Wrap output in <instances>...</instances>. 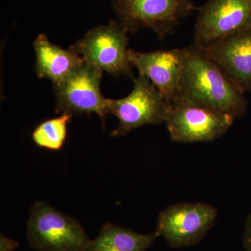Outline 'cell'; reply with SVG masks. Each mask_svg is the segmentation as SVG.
Segmentation results:
<instances>
[{
    "label": "cell",
    "mask_w": 251,
    "mask_h": 251,
    "mask_svg": "<svg viewBox=\"0 0 251 251\" xmlns=\"http://www.w3.org/2000/svg\"><path fill=\"white\" fill-rule=\"evenodd\" d=\"M183 49L184 64L176 99L204 105L235 119L244 116L248 108L245 92L229 80L203 48L193 43Z\"/></svg>",
    "instance_id": "1"
},
{
    "label": "cell",
    "mask_w": 251,
    "mask_h": 251,
    "mask_svg": "<svg viewBox=\"0 0 251 251\" xmlns=\"http://www.w3.org/2000/svg\"><path fill=\"white\" fill-rule=\"evenodd\" d=\"M27 237L38 251H87L91 242L77 221L41 201L31 206Z\"/></svg>",
    "instance_id": "2"
},
{
    "label": "cell",
    "mask_w": 251,
    "mask_h": 251,
    "mask_svg": "<svg viewBox=\"0 0 251 251\" xmlns=\"http://www.w3.org/2000/svg\"><path fill=\"white\" fill-rule=\"evenodd\" d=\"M111 4L127 32L151 29L160 39L173 34L183 19L199 9L191 0H111Z\"/></svg>",
    "instance_id": "3"
},
{
    "label": "cell",
    "mask_w": 251,
    "mask_h": 251,
    "mask_svg": "<svg viewBox=\"0 0 251 251\" xmlns=\"http://www.w3.org/2000/svg\"><path fill=\"white\" fill-rule=\"evenodd\" d=\"M235 120L228 114L176 99L170 104L165 124L175 143H208L226 134Z\"/></svg>",
    "instance_id": "4"
},
{
    "label": "cell",
    "mask_w": 251,
    "mask_h": 251,
    "mask_svg": "<svg viewBox=\"0 0 251 251\" xmlns=\"http://www.w3.org/2000/svg\"><path fill=\"white\" fill-rule=\"evenodd\" d=\"M170 104L145 77L133 78V90L125 98L109 99L108 113L117 117L119 125L113 137L124 136L145 125L166 123Z\"/></svg>",
    "instance_id": "5"
},
{
    "label": "cell",
    "mask_w": 251,
    "mask_h": 251,
    "mask_svg": "<svg viewBox=\"0 0 251 251\" xmlns=\"http://www.w3.org/2000/svg\"><path fill=\"white\" fill-rule=\"evenodd\" d=\"M217 217L216 208L206 203H176L160 213L156 232L172 248L191 247L205 237Z\"/></svg>",
    "instance_id": "6"
},
{
    "label": "cell",
    "mask_w": 251,
    "mask_h": 251,
    "mask_svg": "<svg viewBox=\"0 0 251 251\" xmlns=\"http://www.w3.org/2000/svg\"><path fill=\"white\" fill-rule=\"evenodd\" d=\"M102 71L84 62L60 83L53 85L56 113L97 114L105 122L108 115V99L100 92Z\"/></svg>",
    "instance_id": "7"
},
{
    "label": "cell",
    "mask_w": 251,
    "mask_h": 251,
    "mask_svg": "<svg viewBox=\"0 0 251 251\" xmlns=\"http://www.w3.org/2000/svg\"><path fill=\"white\" fill-rule=\"evenodd\" d=\"M127 34L120 23L111 21L91 29L72 47L85 62L102 72L131 75Z\"/></svg>",
    "instance_id": "8"
},
{
    "label": "cell",
    "mask_w": 251,
    "mask_h": 251,
    "mask_svg": "<svg viewBox=\"0 0 251 251\" xmlns=\"http://www.w3.org/2000/svg\"><path fill=\"white\" fill-rule=\"evenodd\" d=\"M198 11L193 44L202 48L251 27V0H206Z\"/></svg>",
    "instance_id": "9"
},
{
    "label": "cell",
    "mask_w": 251,
    "mask_h": 251,
    "mask_svg": "<svg viewBox=\"0 0 251 251\" xmlns=\"http://www.w3.org/2000/svg\"><path fill=\"white\" fill-rule=\"evenodd\" d=\"M128 59L139 75L148 78L168 103L177 97L184 64V49L138 52L128 50Z\"/></svg>",
    "instance_id": "10"
},
{
    "label": "cell",
    "mask_w": 251,
    "mask_h": 251,
    "mask_svg": "<svg viewBox=\"0 0 251 251\" xmlns=\"http://www.w3.org/2000/svg\"><path fill=\"white\" fill-rule=\"evenodd\" d=\"M203 49L229 80L245 93L251 92V27Z\"/></svg>",
    "instance_id": "11"
},
{
    "label": "cell",
    "mask_w": 251,
    "mask_h": 251,
    "mask_svg": "<svg viewBox=\"0 0 251 251\" xmlns=\"http://www.w3.org/2000/svg\"><path fill=\"white\" fill-rule=\"evenodd\" d=\"M36 73L41 78H49L53 85L60 83L84 62L74 48L64 50L50 42L45 34L36 37L34 44Z\"/></svg>",
    "instance_id": "12"
},
{
    "label": "cell",
    "mask_w": 251,
    "mask_h": 251,
    "mask_svg": "<svg viewBox=\"0 0 251 251\" xmlns=\"http://www.w3.org/2000/svg\"><path fill=\"white\" fill-rule=\"evenodd\" d=\"M158 237L156 232L140 234L107 223L91 241L87 251H146Z\"/></svg>",
    "instance_id": "13"
},
{
    "label": "cell",
    "mask_w": 251,
    "mask_h": 251,
    "mask_svg": "<svg viewBox=\"0 0 251 251\" xmlns=\"http://www.w3.org/2000/svg\"><path fill=\"white\" fill-rule=\"evenodd\" d=\"M73 115L62 113L57 118L41 122L32 132L31 138L37 146L51 151H59L67 140V125Z\"/></svg>",
    "instance_id": "14"
},
{
    "label": "cell",
    "mask_w": 251,
    "mask_h": 251,
    "mask_svg": "<svg viewBox=\"0 0 251 251\" xmlns=\"http://www.w3.org/2000/svg\"><path fill=\"white\" fill-rule=\"evenodd\" d=\"M242 244L244 250L251 251V213L248 216L245 225H244Z\"/></svg>",
    "instance_id": "15"
},
{
    "label": "cell",
    "mask_w": 251,
    "mask_h": 251,
    "mask_svg": "<svg viewBox=\"0 0 251 251\" xmlns=\"http://www.w3.org/2000/svg\"><path fill=\"white\" fill-rule=\"evenodd\" d=\"M19 247V244L16 241L5 237L1 234L0 237V251H14Z\"/></svg>",
    "instance_id": "16"
}]
</instances>
